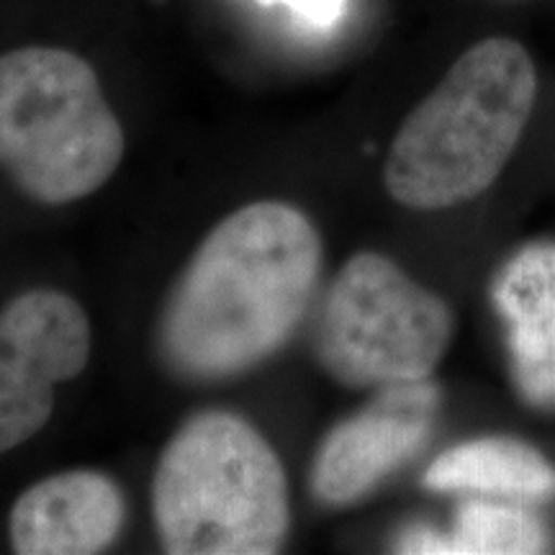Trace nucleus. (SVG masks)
Wrapping results in <instances>:
<instances>
[{
    "label": "nucleus",
    "instance_id": "10",
    "mask_svg": "<svg viewBox=\"0 0 555 555\" xmlns=\"http://www.w3.org/2000/svg\"><path fill=\"white\" fill-rule=\"evenodd\" d=\"M437 491H486L517 499H551L555 470L538 450L515 440H476L442 453L425 474Z\"/></svg>",
    "mask_w": 555,
    "mask_h": 555
},
{
    "label": "nucleus",
    "instance_id": "11",
    "mask_svg": "<svg viewBox=\"0 0 555 555\" xmlns=\"http://www.w3.org/2000/svg\"><path fill=\"white\" fill-rule=\"evenodd\" d=\"M545 532L522 509L496 504H468L461 509L453 538L414 530L401 540L404 553H461V555H522L540 553Z\"/></svg>",
    "mask_w": 555,
    "mask_h": 555
},
{
    "label": "nucleus",
    "instance_id": "5",
    "mask_svg": "<svg viewBox=\"0 0 555 555\" xmlns=\"http://www.w3.org/2000/svg\"><path fill=\"white\" fill-rule=\"evenodd\" d=\"M453 337V314L384 255L358 253L324 296L317 363L350 388L429 378Z\"/></svg>",
    "mask_w": 555,
    "mask_h": 555
},
{
    "label": "nucleus",
    "instance_id": "8",
    "mask_svg": "<svg viewBox=\"0 0 555 555\" xmlns=\"http://www.w3.org/2000/svg\"><path fill=\"white\" fill-rule=\"evenodd\" d=\"M127 502L119 483L99 470L41 478L11 506L9 535L18 555H93L119 538Z\"/></svg>",
    "mask_w": 555,
    "mask_h": 555
},
{
    "label": "nucleus",
    "instance_id": "6",
    "mask_svg": "<svg viewBox=\"0 0 555 555\" xmlns=\"http://www.w3.org/2000/svg\"><path fill=\"white\" fill-rule=\"evenodd\" d=\"M90 347L86 309L62 291H24L0 309V455L44 429L54 391L86 371Z\"/></svg>",
    "mask_w": 555,
    "mask_h": 555
},
{
    "label": "nucleus",
    "instance_id": "4",
    "mask_svg": "<svg viewBox=\"0 0 555 555\" xmlns=\"http://www.w3.org/2000/svg\"><path fill=\"white\" fill-rule=\"evenodd\" d=\"M127 139L93 65L60 47L0 54V165L47 206L101 191Z\"/></svg>",
    "mask_w": 555,
    "mask_h": 555
},
{
    "label": "nucleus",
    "instance_id": "9",
    "mask_svg": "<svg viewBox=\"0 0 555 555\" xmlns=\"http://www.w3.org/2000/svg\"><path fill=\"white\" fill-rule=\"evenodd\" d=\"M515 376L535 404H555V247L525 249L496 283Z\"/></svg>",
    "mask_w": 555,
    "mask_h": 555
},
{
    "label": "nucleus",
    "instance_id": "1",
    "mask_svg": "<svg viewBox=\"0 0 555 555\" xmlns=\"http://www.w3.org/2000/svg\"><path fill=\"white\" fill-rule=\"evenodd\" d=\"M322 273V240L286 201L229 214L178 275L157 322L172 376L217 384L245 376L301 327Z\"/></svg>",
    "mask_w": 555,
    "mask_h": 555
},
{
    "label": "nucleus",
    "instance_id": "12",
    "mask_svg": "<svg viewBox=\"0 0 555 555\" xmlns=\"http://www.w3.org/2000/svg\"><path fill=\"white\" fill-rule=\"evenodd\" d=\"M266 5H283L311 29H335L347 13V0H260Z\"/></svg>",
    "mask_w": 555,
    "mask_h": 555
},
{
    "label": "nucleus",
    "instance_id": "7",
    "mask_svg": "<svg viewBox=\"0 0 555 555\" xmlns=\"http://www.w3.org/2000/svg\"><path fill=\"white\" fill-rule=\"evenodd\" d=\"M435 409L437 388L427 378L380 388L373 404L322 440L311 463V496L330 506L363 499L425 446Z\"/></svg>",
    "mask_w": 555,
    "mask_h": 555
},
{
    "label": "nucleus",
    "instance_id": "3",
    "mask_svg": "<svg viewBox=\"0 0 555 555\" xmlns=\"http://www.w3.org/2000/svg\"><path fill=\"white\" fill-rule=\"evenodd\" d=\"M152 519L165 553L273 555L291 527L286 468L253 422L206 409L159 455Z\"/></svg>",
    "mask_w": 555,
    "mask_h": 555
},
{
    "label": "nucleus",
    "instance_id": "2",
    "mask_svg": "<svg viewBox=\"0 0 555 555\" xmlns=\"http://www.w3.org/2000/svg\"><path fill=\"white\" fill-rule=\"evenodd\" d=\"M535 88V67L517 41L486 39L463 52L388 150L391 198L437 211L483 193L522 137Z\"/></svg>",
    "mask_w": 555,
    "mask_h": 555
}]
</instances>
